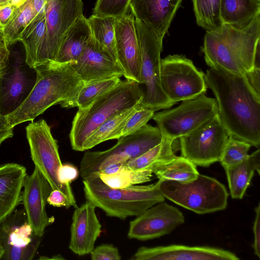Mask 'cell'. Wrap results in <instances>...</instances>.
Returning <instances> with one entry per match:
<instances>
[{
	"instance_id": "40",
	"label": "cell",
	"mask_w": 260,
	"mask_h": 260,
	"mask_svg": "<svg viewBox=\"0 0 260 260\" xmlns=\"http://www.w3.org/2000/svg\"><path fill=\"white\" fill-rule=\"evenodd\" d=\"M255 216L253 225L254 241L253 248L254 254L260 257V204L255 208Z\"/></svg>"
},
{
	"instance_id": "23",
	"label": "cell",
	"mask_w": 260,
	"mask_h": 260,
	"mask_svg": "<svg viewBox=\"0 0 260 260\" xmlns=\"http://www.w3.org/2000/svg\"><path fill=\"white\" fill-rule=\"evenodd\" d=\"M26 170L14 162L0 165V223L22 202Z\"/></svg>"
},
{
	"instance_id": "45",
	"label": "cell",
	"mask_w": 260,
	"mask_h": 260,
	"mask_svg": "<svg viewBox=\"0 0 260 260\" xmlns=\"http://www.w3.org/2000/svg\"><path fill=\"white\" fill-rule=\"evenodd\" d=\"M4 253V250L2 247V246L0 245V259H2V257L3 256Z\"/></svg>"
},
{
	"instance_id": "38",
	"label": "cell",
	"mask_w": 260,
	"mask_h": 260,
	"mask_svg": "<svg viewBox=\"0 0 260 260\" xmlns=\"http://www.w3.org/2000/svg\"><path fill=\"white\" fill-rule=\"evenodd\" d=\"M89 254L92 260H120L121 258L118 248L111 244L94 247Z\"/></svg>"
},
{
	"instance_id": "5",
	"label": "cell",
	"mask_w": 260,
	"mask_h": 260,
	"mask_svg": "<svg viewBox=\"0 0 260 260\" xmlns=\"http://www.w3.org/2000/svg\"><path fill=\"white\" fill-rule=\"evenodd\" d=\"M83 183L86 201L102 210L107 216L121 219L137 216L165 199L159 190L158 181L148 185L114 188L98 176H92L83 180Z\"/></svg>"
},
{
	"instance_id": "33",
	"label": "cell",
	"mask_w": 260,
	"mask_h": 260,
	"mask_svg": "<svg viewBox=\"0 0 260 260\" xmlns=\"http://www.w3.org/2000/svg\"><path fill=\"white\" fill-rule=\"evenodd\" d=\"M192 2L198 25L208 32L220 31L223 25L221 0H192Z\"/></svg>"
},
{
	"instance_id": "25",
	"label": "cell",
	"mask_w": 260,
	"mask_h": 260,
	"mask_svg": "<svg viewBox=\"0 0 260 260\" xmlns=\"http://www.w3.org/2000/svg\"><path fill=\"white\" fill-rule=\"evenodd\" d=\"M260 150L258 149L240 163L224 168L231 196L242 199L256 171H260Z\"/></svg>"
},
{
	"instance_id": "29",
	"label": "cell",
	"mask_w": 260,
	"mask_h": 260,
	"mask_svg": "<svg viewBox=\"0 0 260 260\" xmlns=\"http://www.w3.org/2000/svg\"><path fill=\"white\" fill-rule=\"evenodd\" d=\"M121 80L119 77L84 82L71 99L59 104L63 108H85L94 101L115 86Z\"/></svg>"
},
{
	"instance_id": "15",
	"label": "cell",
	"mask_w": 260,
	"mask_h": 260,
	"mask_svg": "<svg viewBox=\"0 0 260 260\" xmlns=\"http://www.w3.org/2000/svg\"><path fill=\"white\" fill-rule=\"evenodd\" d=\"M183 213L164 201L149 208L129 222V239L146 241L171 233L184 222Z\"/></svg>"
},
{
	"instance_id": "18",
	"label": "cell",
	"mask_w": 260,
	"mask_h": 260,
	"mask_svg": "<svg viewBox=\"0 0 260 260\" xmlns=\"http://www.w3.org/2000/svg\"><path fill=\"white\" fill-rule=\"evenodd\" d=\"M135 19L132 13L116 18V50L117 61L124 71V77L142 84L141 53Z\"/></svg>"
},
{
	"instance_id": "7",
	"label": "cell",
	"mask_w": 260,
	"mask_h": 260,
	"mask_svg": "<svg viewBox=\"0 0 260 260\" xmlns=\"http://www.w3.org/2000/svg\"><path fill=\"white\" fill-rule=\"evenodd\" d=\"M163 138L157 127L147 124L135 133L120 137L107 150L85 152L80 163L79 174L85 180L111 165H125L159 144Z\"/></svg>"
},
{
	"instance_id": "20",
	"label": "cell",
	"mask_w": 260,
	"mask_h": 260,
	"mask_svg": "<svg viewBox=\"0 0 260 260\" xmlns=\"http://www.w3.org/2000/svg\"><path fill=\"white\" fill-rule=\"evenodd\" d=\"M73 66L84 82L124 75L120 66L92 37Z\"/></svg>"
},
{
	"instance_id": "47",
	"label": "cell",
	"mask_w": 260,
	"mask_h": 260,
	"mask_svg": "<svg viewBox=\"0 0 260 260\" xmlns=\"http://www.w3.org/2000/svg\"><path fill=\"white\" fill-rule=\"evenodd\" d=\"M1 245V244H0Z\"/></svg>"
},
{
	"instance_id": "17",
	"label": "cell",
	"mask_w": 260,
	"mask_h": 260,
	"mask_svg": "<svg viewBox=\"0 0 260 260\" xmlns=\"http://www.w3.org/2000/svg\"><path fill=\"white\" fill-rule=\"evenodd\" d=\"M52 190L49 183L38 169L27 175L22 191V202L28 223L35 234L42 237L47 226L53 222L48 217L47 199Z\"/></svg>"
},
{
	"instance_id": "13",
	"label": "cell",
	"mask_w": 260,
	"mask_h": 260,
	"mask_svg": "<svg viewBox=\"0 0 260 260\" xmlns=\"http://www.w3.org/2000/svg\"><path fill=\"white\" fill-rule=\"evenodd\" d=\"M218 116L179 139L181 155L196 166L219 161L229 138Z\"/></svg>"
},
{
	"instance_id": "32",
	"label": "cell",
	"mask_w": 260,
	"mask_h": 260,
	"mask_svg": "<svg viewBox=\"0 0 260 260\" xmlns=\"http://www.w3.org/2000/svg\"><path fill=\"white\" fill-rule=\"evenodd\" d=\"M35 14L31 0H26L16 9L3 27L4 36L9 47L20 42L22 31Z\"/></svg>"
},
{
	"instance_id": "11",
	"label": "cell",
	"mask_w": 260,
	"mask_h": 260,
	"mask_svg": "<svg viewBox=\"0 0 260 260\" xmlns=\"http://www.w3.org/2000/svg\"><path fill=\"white\" fill-rule=\"evenodd\" d=\"M160 84L167 99L175 104L205 94L204 73L183 55H169L161 59Z\"/></svg>"
},
{
	"instance_id": "12",
	"label": "cell",
	"mask_w": 260,
	"mask_h": 260,
	"mask_svg": "<svg viewBox=\"0 0 260 260\" xmlns=\"http://www.w3.org/2000/svg\"><path fill=\"white\" fill-rule=\"evenodd\" d=\"M10 52L6 67L0 75V114L6 116L24 102L37 78L36 68L26 61L24 50L10 49Z\"/></svg>"
},
{
	"instance_id": "10",
	"label": "cell",
	"mask_w": 260,
	"mask_h": 260,
	"mask_svg": "<svg viewBox=\"0 0 260 260\" xmlns=\"http://www.w3.org/2000/svg\"><path fill=\"white\" fill-rule=\"evenodd\" d=\"M217 113L215 99L204 93L182 101L175 108L154 113L152 119L164 137L176 140L196 130Z\"/></svg>"
},
{
	"instance_id": "9",
	"label": "cell",
	"mask_w": 260,
	"mask_h": 260,
	"mask_svg": "<svg viewBox=\"0 0 260 260\" xmlns=\"http://www.w3.org/2000/svg\"><path fill=\"white\" fill-rule=\"evenodd\" d=\"M25 129L31 158L35 167L47 180L52 190H59L66 196L69 208L77 207L71 185L63 184L58 180V172L62 164L58 146L51 134L50 127L45 120L41 119L31 122Z\"/></svg>"
},
{
	"instance_id": "6",
	"label": "cell",
	"mask_w": 260,
	"mask_h": 260,
	"mask_svg": "<svg viewBox=\"0 0 260 260\" xmlns=\"http://www.w3.org/2000/svg\"><path fill=\"white\" fill-rule=\"evenodd\" d=\"M158 188L165 198L199 214L225 209L229 193L216 179L199 174L188 182L158 179Z\"/></svg>"
},
{
	"instance_id": "46",
	"label": "cell",
	"mask_w": 260,
	"mask_h": 260,
	"mask_svg": "<svg viewBox=\"0 0 260 260\" xmlns=\"http://www.w3.org/2000/svg\"><path fill=\"white\" fill-rule=\"evenodd\" d=\"M255 1H257L258 2H260V0H255Z\"/></svg>"
},
{
	"instance_id": "14",
	"label": "cell",
	"mask_w": 260,
	"mask_h": 260,
	"mask_svg": "<svg viewBox=\"0 0 260 260\" xmlns=\"http://www.w3.org/2000/svg\"><path fill=\"white\" fill-rule=\"evenodd\" d=\"M41 240L34 233L24 210L14 211L0 223V244L4 250L2 259L31 260Z\"/></svg>"
},
{
	"instance_id": "21",
	"label": "cell",
	"mask_w": 260,
	"mask_h": 260,
	"mask_svg": "<svg viewBox=\"0 0 260 260\" xmlns=\"http://www.w3.org/2000/svg\"><path fill=\"white\" fill-rule=\"evenodd\" d=\"M95 207L86 201L73 212L70 228L69 249L75 254H89L102 232V225L95 213Z\"/></svg>"
},
{
	"instance_id": "24",
	"label": "cell",
	"mask_w": 260,
	"mask_h": 260,
	"mask_svg": "<svg viewBox=\"0 0 260 260\" xmlns=\"http://www.w3.org/2000/svg\"><path fill=\"white\" fill-rule=\"evenodd\" d=\"M91 38L87 19L83 15L65 32L55 62L75 64Z\"/></svg>"
},
{
	"instance_id": "30",
	"label": "cell",
	"mask_w": 260,
	"mask_h": 260,
	"mask_svg": "<svg viewBox=\"0 0 260 260\" xmlns=\"http://www.w3.org/2000/svg\"><path fill=\"white\" fill-rule=\"evenodd\" d=\"M87 21L92 38L118 63L115 37L116 18L93 14Z\"/></svg>"
},
{
	"instance_id": "1",
	"label": "cell",
	"mask_w": 260,
	"mask_h": 260,
	"mask_svg": "<svg viewBox=\"0 0 260 260\" xmlns=\"http://www.w3.org/2000/svg\"><path fill=\"white\" fill-rule=\"evenodd\" d=\"M204 78L215 96L217 116L229 136L258 148L260 95L244 76L222 69L210 68Z\"/></svg>"
},
{
	"instance_id": "22",
	"label": "cell",
	"mask_w": 260,
	"mask_h": 260,
	"mask_svg": "<svg viewBox=\"0 0 260 260\" xmlns=\"http://www.w3.org/2000/svg\"><path fill=\"white\" fill-rule=\"evenodd\" d=\"M182 0H131L132 14L164 38Z\"/></svg>"
},
{
	"instance_id": "35",
	"label": "cell",
	"mask_w": 260,
	"mask_h": 260,
	"mask_svg": "<svg viewBox=\"0 0 260 260\" xmlns=\"http://www.w3.org/2000/svg\"><path fill=\"white\" fill-rule=\"evenodd\" d=\"M251 145L229 136L219 161L223 168L237 165L246 158Z\"/></svg>"
},
{
	"instance_id": "19",
	"label": "cell",
	"mask_w": 260,
	"mask_h": 260,
	"mask_svg": "<svg viewBox=\"0 0 260 260\" xmlns=\"http://www.w3.org/2000/svg\"><path fill=\"white\" fill-rule=\"evenodd\" d=\"M233 252L206 246L171 245L140 247L131 260H238Z\"/></svg>"
},
{
	"instance_id": "34",
	"label": "cell",
	"mask_w": 260,
	"mask_h": 260,
	"mask_svg": "<svg viewBox=\"0 0 260 260\" xmlns=\"http://www.w3.org/2000/svg\"><path fill=\"white\" fill-rule=\"evenodd\" d=\"M153 174L152 170L149 169L134 170L124 166L114 173H98L90 177L98 176L109 187L121 188L149 182L151 180Z\"/></svg>"
},
{
	"instance_id": "8",
	"label": "cell",
	"mask_w": 260,
	"mask_h": 260,
	"mask_svg": "<svg viewBox=\"0 0 260 260\" xmlns=\"http://www.w3.org/2000/svg\"><path fill=\"white\" fill-rule=\"evenodd\" d=\"M135 24L141 53V76L142 84L145 86L144 98L140 105L155 112L170 108L174 104L167 99L160 84L163 38L136 19Z\"/></svg>"
},
{
	"instance_id": "26",
	"label": "cell",
	"mask_w": 260,
	"mask_h": 260,
	"mask_svg": "<svg viewBox=\"0 0 260 260\" xmlns=\"http://www.w3.org/2000/svg\"><path fill=\"white\" fill-rule=\"evenodd\" d=\"M259 15L260 2L255 0H221L222 23L236 29L247 27Z\"/></svg>"
},
{
	"instance_id": "27",
	"label": "cell",
	"mask_w": 260,
	"mask_h": 260,
	"mask_svg": "<svg viewBox=\"0 0 260 260\" xmlns=\"http://www.w3.org/2000/svg\"><path fill=\"white\" fill-rule=\"evenodd\" d=\"M139 106L116 114L106 120L85 140L82 151L91 149L107 140L118 139L121 137V132L125 124Z\"/></svg>"
},
{
	"instance_id": "28",
	"label": "cell",
	"mask_w": 260,
	"mask_h": 260,
	"mask_svg": "<svg viewBox=\"0 0 260 260\" xmlns=\"http://www.w3.org/2000/svg\"><path fill=\"white\" fill-rule=\"evenodd\" d=\"M153 173L161 180L188 182L197 178L196 166L182 156L160 162L152 168Z\"/></svg>"
},
{
	"instance_id": "31",
	"label": "cell",
	"mask_w": 260,
	"mask_h": 260,
	"mask_svg": "<svg viewBox=\"0 0 260 260\" xmlns=\"http://www.w3.org/2000/svg\"><path fill=\"white\" fill-rule=\"evenodd\" d=\"M175 141L164 137L161 143L139 156L127 161L124 167L134 170H152L156 164L176 156L173 148Z\"/></svg>"
},
{
	"instance_id": "3",
	"label": "cell",
	"mask_w": 260,
	"mask_h": 260,
	"mask_svg": "<svg viewBox=\"0 0 260 260\" xmlns=\"http://www.w3.org/2000/svg\"><path fill=\"white\" fill-rule=\"evenodd\" d=\"M259 42L260 15L243 29L223 24L220 31L206 32L202 50L210 68L244 76L254 68Z\"/></svg>"
},
{
	"instance_id": "4",
	"label": "cell",
	"mask_w": 260,
	"mask_h": 260,
	"mask_svg": "<svg viewBox=\"0 0 260 260\" xmlns=\"http://www.w3.org/2000/svg\"><path fill=\"white\" fill-rule=\"evenodd\" d=\"M137 82L126 79L94 101L78 109L69 134L72 148L82 151L85 140L106 120L114 115L141 104L144 90Z\"/></svg>"
},
{
	"instance_id": "41",
	"label": "cell",
	"mask_w": 260,
	"mask_h": 260,
	"mask_svg": "<svg viewBox=\"0 0 260 260\" xmlns=\"http://www.w3.org/2000/svg\"><path fill=\"white\" fill-rule=\"evenodd\" d=\"M10 52V49L4 36L3 27L0 25V75L6 67Z\"/></svg>"
},
{
	"instance_id": "43",
	"label": "cell",
	"mask_w": 260,
	"mask_h": 260,
	"mask_svg": "<svg viewBox=\"0 0 260 260\" xmlns=\"http://www.w3.org/2000/svg\"><path fill=\"white\" fill-rule=\"evenodd\" d=\"M255 92L260 95V67L254 66L252 70L244 76Z\"/></svg>"
},
{
	"instance_id": "2",
	"label": "cell",
	"mask_w": 260,
	"mask_h": 260,
	"mask_svg": "<svg viewBox=\"0 0 260 260\" xmlns=\"http://www.w3.org/2000/svg\"><path fill=\"white\" fill-rule=\"evenodd\" d=\"M35 68L37 78L30 93L17 109L6 116L13 127L71 99L84 83L70 62L49 61Z\"/></svg>"
},
{
	"instance_id": "42",
	"label": "cell",
	"mask_w": 260,
	"mask_h": 260,
	"mask_svg": "<svg viewBox=\"0 0 260 260\" xmlns=\"http://www.w3.org/2000/svg\"><path fill=\"white\" fill-rule=\"evenodd\" d=\"M47 202L53 207H64L67 209L69 208L66 196L57 189L52 190L51 191L47 198Z\"/></svg>"
},
{
	"instance_id": "37",
	"label": "cell",
	"mask_w": 260,
	"mask_h": 260,
	"mask_svg": "<svg viewBox=\"0 0 260 260\" xmlns=\"http://www.w3.org/2000/svg\"><path fill=\"white\" fill-rule=\"evenodd\" d=\"M155 111L152 109L143 108L139 106L137 110L127 120L124 126L121 137L135 133L145 125L152 118Z\"/></svg>"
},
{
	"instance_id": "44",
	"label": "cell",
	"mask_w": 260,
	"mask_h": 260,
	"mask_svg": "<svg viewBox=\"0 0 260 260\" xmlns=\"http://www.w3.org/2000/svg\"><path fill=\"white\" fill-rule=\"evenodd\" d=\"M14 135L13 127H12L6 116L0 114V146L2 143Z\"/></svg>"
},
{
	"instance_id": "16",
	"label": "cell",
	"mask_w": 260,
	"mask_h": 260,
	"mask_svg": "<svg viewBox=\"0 0 260 260\" xmlns=\"http://www.w3.org/2000/svg\"><path fill=\"white\" fill-rule=\"evenodd\" d=\"M82 0H46L44 15L49 61H56L65 32L83 15Z\"/></svg>"
},
{
	"instance_id": "39",
	"label": "cell",
	"mask_w": 260,
	"mask_h": 260,
	"mask_svg": "<svg viewBox=\"0 0 260 260\" xmlns=\"http://www.w3.org/2000/svg\"><path fill=\"white\" fill-rule=\"evenodd\" d=\"M79 175L77 168L70 164H62L58 172L59 182L64 185H71V183L77 179Z\"/></svg>"
},
{
	"instance_id": "36",
	"label": "cell",
	"mask_w": 260,
	"mask_h": 260,
	"mask_svg": "<svg viewBox=\"0 0 260 260\" xmlns=\"http://www.w3.org/2000/svg\"><path fill=\"white\" fill-rule=\"evenodd\" d=\"M131 0H97L94 14L116 18L129 14Z\"/></svg>"
}]
</instances>
